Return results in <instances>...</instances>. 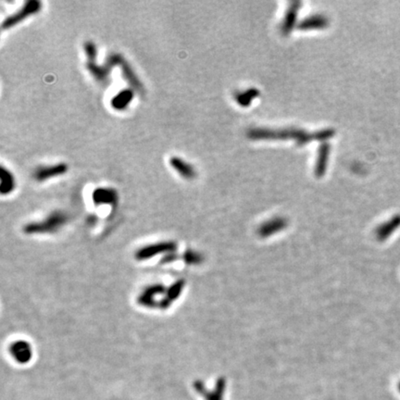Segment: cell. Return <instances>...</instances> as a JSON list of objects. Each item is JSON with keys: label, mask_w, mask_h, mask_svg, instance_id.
<instances>
[{"label": "cell", "mask_w": 400, "mask_h": 400, "mask_svg": "<svg viewBox=\"0 0 400 400\" xmlns=\"http://www.w3.org/2000/svg\"><path fill=\"white\" fill-rule=\"evenodd\" d=\"M171 168L187 180H193L197 176V171L194 166L179 157H171L170 159Z\"/></svg>", "instance_id": "14"}, {"label": "cell", "mask_w": 400, "mask_h": 400, "mask_svg": "<svg viewBox=\"0 0 400 400\" xmlns=\"http://www.w3.org/2000/svg\"><path fill=\"white\" fill-rule=\"evenodd\" d=\"M399 391H400V384H399Z\"/></svg>", "instance_id": "21"}, {"label": "cell", "mask_w": 400, "mask_h": 400, "mask_svg": "<svg viewBox=\"0 0 400 400\" xmlns=\"http://www.w3.org/2000/svg\"><path fill=\"white\" fill-rule=\"evenodd\" d=\"M400 227V215L397 214L394 216L392 219H390L388 222H386L385 224H383L380 228H379L378 236L379 239L381 240H385L386 238H388L390 235L394 234L396 230L398 229Z\"/></svg>", "instance_id": "18"}, {"label": "cell", "mask_w": 400, "mask_h": 400, "mask_svg": "<svg viewBox=\"0 0 400 400\" xmlns=\"http://www.w3.org/2000/svg\"><path fill=\"white\" fill-rule=\"evenodd\" d=\"M328 19L323 15L316 14L308 17L298 24V28L301 31H310L314 29H323L328 26Z\"/></svg>", "instance_id": "16"}, {"label": "cell", "mask_w": 400, "mask_h": 400, "mask_svg": "<svg viewBox=\"0 0 400 400\" xmlns=\"http://www.w3.org/2000/svg\"><path fill=\"white\" fill-rule=\"evenodd\" d=\"M68 223V215L62 211H53L45 219L31 222L23 226V233L27 235H54L59 233Z\"/></svg>", "instance_id": "2"}, {"label": "cell", "mask_w": 400, "mask_h": 400, "mask_svg": "<svg viewBox=\"0 0 400 400\" xmlns=\"http://www.w3.org/2000/svg\"><path fill=\"white\" fill-rule=\"evenodd\" d=\"M261 92L257 88H248L247 90L238 92L235 95V101L240 105L241 107H249L252 101L257 98Z\"/></svg>", "instance_id": "19"}, {"label": "cell", "mask_w": 400, "mask_h": 400, "mask_svg": "<svg viewBox=\"0 0 400 400\" xmlns=\"http://www.w3.org/2000/svg\"><path fill=\"white\" fill-rule=\"evenodd\" d=\"M331 146L328 142H322L319 147L318 155L315 164V175L317 177L323 176L327 170L329 157H330Z\"/></svg>", "instance_id": "13"}, {"label": "cell", "mask_w": 400, "mask_h": 400, "mask_svg": "<svg viewBox=\"0 0 400 400\" xmlns=\"http://www.w3.org/2000/svg\"><path fill=\"white\" fill-rule=\"evenodd\" d=\"M68 171V165L63 162L55 165L42 166L38 168L33 172V178L35 181H48L55 177L61 176Z\"/></svg>", "instance_id": "9"}, {"label": "cell", "mask_w": 400, "mask_h": 400, "mask_svg": "<svg viewBox=\"0 0 400 400\" xmlns=\"http://www.w3.org/2000/svg\"><path fill=\"white\" fill-rule=\"evenodd\" d=\"M0 178H1V186H0L1 195H9L13 192L14 189L16 188V179L12 174V172L4 167H1Z\"/></svg>", "instance_id": "17"}, {"label": "cell", "mask_w": 400, "mask_h": 400, "mask_svg": "<svg viewBox=\"0 0 400 400\" xmlns=\"http://www.w3.org/2000/svg\"><path fill=\"white\" fill-rule=\"evenodd\" d=\"M41 10H42V2H40L39 0L26 1L21 7L20 10H18L16 12L12 13L10 16L6 18L5 20L2 22L1 28L4 31L9 30L12 27L16 26L19 23L23 22L24 20H26L27 18L37 14Z\"/></svg>", "instance_id": "6"}, {"label": "cell", "mask_w": 400, "mask_h": 400, "mask_svg": "<svg viewBox=\"0 0 400 400\" xmlns=\"http://www.w3.org/2000/svg\"><path fill=\"white\" fill-rule=\"evenodd\" d=\"M92 201L96 207L98 206H117L119 194L112 187H97L92 194Z\"/></svg>", "instance_id": "8"}, {"label": "cell", "mask_w": 400, "mask_h": 400, "mask_svg": "<svg viewBox=\"0 0 400 400\" xmlns=\"http://www.w3.org/2000/svg\"><path fill=\"white\" fill-rule=\"evenodd\" d=\"M177 252L176 242L172 240L159 241L148 245L140 246L134 252V259L136 262H148L155 257L170 255Z\"/></svg>", "instance_id": "4"}, {"label": "cell", "mask_w": 400, "mask_h": 400, "mask_svg": "<svg viewBox=\"0 0 400 400\" xmlns=\"http://www.w3.org/2000/svg\"><path fill=\"white\" fill-rule=\"evenodd\" d=\"M247 136L253 140H284L295 139L296 143L302 147L314 141L313 133H308L302 129L285 128L273 129L254 128L247 132Z\"/></svg>", "instance_id": "1"}, {"label": "cell", "mask_w": 400, "mask_h": 400, "mask_svg": "<svg viewBox=\"0 0 400 400\" xmlns=\"http://www.w3.org/2000/svg\"><path fill=\"white\" fill-rule=\"evenodd\" d=\"M185 285H186V281L183 279H179L167 287L165 299L161 305L160 310H167L171 308L172 304L180 298L185 288Z\"/></svg>", "instance_id": "11"}, {"label": "cell", "mask_w": 400, "mask_h": 400, "mask_svg": "<svg viewBox=\"0 0 400 400\" xmlns=\"http://www.w3.org/2000/svg\"><path fill=\"white\" fill-rule=\"evenodd\" d=\"M167 287L163 283H153L148 284L137 295V304L147 310H160L165 299Z\"/></svg>", "instance_id": "3"}, {"label": "cell", "mask_w": 400, "mask_h": 400, "mask_svg": "<svg viewBox=\"0 0 400 400\" xmlns=\"http://www.w3.org/2000/svg\"><path fill=\"white\" fill-rule=\"evenodd\" d=\"M9 353L14 361L19 364H26L31 361L33 356L31 343L22 339L12 342L9 346Z\"/></svg>", "instance_id": "7"}, {"label": "cell", "mask_w": 400, "mask_h": 400, "mask_svg": "<svg viewBox=\"0 0 400 400\" xmlns=\"http://www.w3.org/2000/svg\"><path fill=\"white\" fill-rule=\"evenodd\" d=\"M123 58V57L121 54H110L104 64L99 65L96 62H87L86 68L90 72L91 75L98 83L106 85V84H108V82H110V75H111L112 69L116 66H119Z\"/></svg>", "instance_id": "5"}, {"label": "cell", "mask_w": 400, "mask_h": 400, "mask_svg": "<svg viewBox=\"0 0 400 400\" xmlns=\"http://www.w3.org/2000/svg\"><path fill=\"white\" fill-rule=\"evenodd\" d=\"M134 92L135 91L132 88H124L123 90L118 92L111 101L112 107L116 111H124L125 108L128 107L130 103L134 97Z\"/></svg>", "instance_id": "15"}, {"label": "cell", "mask_w": 400, "mask_h": 400, "mask_svg": "<svg viewBox=\"0 0 400 400\" xmlns=\"http://www.w3.org/2000/svg\"><path fill=\"white\" fill-rule=\"evenodd\" d=\"M300 6H301V2H299V1L290 2L288 9L285 12V16L283 18L282 26H281V32L283 35H288L297 25V20H298Z\"/></svg>", "instance_id": "10"}, {"label": "cell", "mask_w": 400, "mask_h": 400, "mask_svg": "<svg viewBox=\"0 0 400 400\" xmlns=\"http://www.w3.org/2000/svg\"><path fill=\"white\" fill-rule=\"evenodd\" d=\"M84 50L86 54L87 62H96L97 57V48L96 44L92 41H86L84 44Z\"/></svg>", "instance_id": "20"}, {"label": "cell", "mask_w": 400, "mask_h": 400, "mask_svg": "<svg viewBox=\"0 0 400 400\" xmlns=\"http://www.w3.org/2000/svg\"><path fill=\"white\" fill-rule=\"evenodd\" d=\"M119 67L121 68L123 78L128 83L130 88H132V89H133L135 92H137L139 94L143 93L144 92V86L139 80L137 75H135L132 66L129 64L128 61L123 58L122 59V61H121V63L119 65Z\"/></svg>", "instance_id": "12"}]
</instances>
